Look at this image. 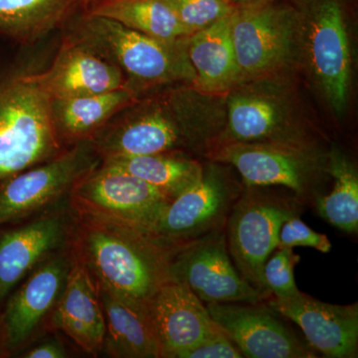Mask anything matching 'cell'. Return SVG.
Masks as SVG:
<instances>
[{
	"instance_id": "cell-1",
	"label": "cell",
	"mask_w": 358,
	"mask_h": 358,
	"mask_svg": "<svg viewBox=\"0 0 358 358\" xmlns=\"http://www.w3.org/2000/svg\"><path fill=\"white\" fill-rule=\"evenodd\" d=\"M89 221L81 233L82 263L95 275L96 284L124 298L148 303L169 280L174 249L140 231Z\"/></svg>"
},
{
	"instance_id": "cell-2",
	"label": "cell",
	"mask_w": 358,
	"mask_h": 358,
	"mask_svg": "<svg viewBox=\"0 0 358 358\" xmlns=\"http://www.w3.org/2000/svg\"><path fill=\"white\" fill-rule=\"evenodd\" d=\"M59 148L52 100L34 74L0 71V182Z\"/></svg>"
},
{
	"instance_id": "cell-3",
	"label": "cell",
	"mask_w": 358,
	"mask_h": 358,
	"mask_svg": "<svg viewBox=\"0 0 358 358\" xmlns=\"http://www.w3.org/2000/svg\"><path fill=\"white\" fill-rule=\"evenodd\" d=\"M303 202L250 186L235 202L225 225L228 251L242 277L271 298L263 284V268L279 243L285 221L300 216Z\"/></svg>"
},
{
	"instance_id": "cell-4",
	"label": "cell",
	"mask_w": 358,
	"mask_h": 358,
	"mask_svg": "<svg viewBox=\"0 0 358 358\" xmlns=\"http://www.w3.org/2000/svg\"><path fill=\"white\" fill-rule=\"evenodd\" d=\"M74 40L140 83H164L192 74L178 42L159 41L103 16L89 14Z\"/></svg>"
},
{
	"instance_id": "cell-5",
	"label": "cell",
	"mask_w": 358,
	"mask_h": 358,
	"mask_svg": "<svg viewBox=\"0 0 358 358\" xmlns=\"http://www.w3.org/2000/svg\"><path fill=\"white\" fill-rule=\"evenodd\" d=\"M75 206L89 220L152 235L171 200L157 188L119 169L103 166L72 187Z\"/></svg>"
},
{
	"instance_id": "cell-6",
	"label": "cell",
	"mask_w": 358,
	"mask_h": 358,
	"mask_svg": "<svg viewBox=\"0 0 358 358\" xmlns=\"http://www.w3.org/2000/svg\"><path fill=\"white\" fill-rule=\"evenodd\" d=\"M169 280L183 282L202 301L259 303L268 296L242 277L228 251L225 227L173 250Z\"/></svg>"
},
{
	"instance_id": "cell-7",
	"label": "cell",
	"mask_w": 358,
	"mask_h": 358,
	"mask_svg": "<svg viewBox=\"0 0 358 358\" xmlns=\"http://www.w3.org/2000/svg\"><path fill=\"white\" fill-rule=\"evenodd\" d=\"M242 192L239 185L212 164L203 169L195 185L169 202L150 236L166 248L176 249L225 227Z\"/></svg>"
},
{
	"instance_id": "cell-8",
	"label": "cell",
	"mask_w": 358,
	"mask_h": 358,
	"mask_svg": "<svg viewBox=\"0 0 358 358\" xmlns=\"http://www.w3.org/2000/svg\"><path fill=\"white\" fill-rule=\"evenodd\" d=\"M296 23L293 9L272 1L238 6L231 36L241 76L263 74L286 62Z\"/></svg>"
},
{
	"instance_id": "cell-9",
	"label": "cell",
	"mask_w": 358,
	"mask_h": 358,
	"mask_svg": "<svg viewBox=\"0 0 358 358\" xmlns=\"http://www.w3.org/2000/svg\"><path fill=\"white\" fill-rule=\"evenodd\" d=\"M206 308L243 357H317L315 350L280 319L279 313L263 303H206Z\"/></svg>"
},
{
	"instance_id": "cell-10",
	"label": "cell",
	"mask_w": 358,
	"mask_h": 358,
	"mask_svg": "<svg viewBox=\"0 0 358 358\" xmlns=\"http://www.w3.org/2000/svg\"><path fill=\"white\" fill-rule=\"evenodd\" d=\"M211 155L216 162L234 166L247 187L284 186L303 203L312 196L310 176L317 162L308 148L231 141L216 148Z\"/></svg>"
},
{
	"instance_id": "cell-11",
	"label": "cell",
	"mask_w": 358,
	"mask_h": 358,
	"mask_svg": "<svg viewBox=\"0 0 358 358\" xmlns=\"http://www.w3.org/2000/svg\"><path fill=\"white\" fill-rule=\"evenodd\" d=\"M91 148L78 145L48 162L6 179L0 185V225L41 208L90 173Z\"/></svg>"
},
{
	"instance_id": "cell-12",
	"label": "cell",
	"mask_w": 358,
	"mask_h": 358,
	"mask_svg": "<svg viewBox=\"0 0 358 358\" xmlns=\"http://www.w3.org/2000/svg\"><path fill=\"white\" fill-rule=\"evenodd\" d=\"M268 306L301 327L308 345L329 358H357L358 305L324 303L303 293L271 296Z\"/></svg>"
},
{
	"instance_id": "cell-13",
	"label": "cell",
	"mask_w": 358,
	"mask_h": 358,
	"mask_svg": "<svg viewBox=\"0 0 358 358\" xmlns=\"http://www.w3.org/2000/svg\"><path fill=\"white\" fill-rule=\"evenodd\" d=\"M310 61L329 105L338 115L348 107L350 51L338 0H319L310 21Z\"/></svg>"
},
{
	"instance_id": "cell-14",
	"label": "cell",
	"mask_w": 358,
	"mask_h": 358,
	"mask_svg": "<svg viewBox=\"0 0 358 358\" xmlns=\"http://www.w3.org/2000/svg\"><path fill=\"white\" fill-rule=\"evenodd\" d=\"M147 305L164 357L178 358L179 353L221 331L203 301L183 282L169 280Z\"/></svg>"
},
{
	"instance_id": "cell-15",
	"label": "cell",
	"mask_w": 358,
	"mask_h": 358,
	"mask_svg": "<svg viewBox=\"0 0 358 358\" xmlns=\"http://www.w3.org/2000/svg\"><path fill=\"white\" fill-rule=\"evenodd\" d=\"M34 76L52 101L128 87L117 66L76 40L64 43L51 67Z\"/></svg>"
},
{
	"instance_id": "cell-16",
	"label": "cell",
	"mask_w": 358,
	"mask_h": 358,
	"mask_svg": "<svg viewBox=\"0 0 358 358\" xmlns=\"http://www.w3.org/2000/svg\"><path fill=\"white\" fill-rule=\"evenodd\" d=\"M70 267L65 257H55L40 266L7 303L3 320L6 348L25 343L58 301Z\"/></svg>"
},
{
	"instance_id": "cell-17",
	"label": "cell",
	"mask_w": 358,
	"mask_h": 358,
	"mask_svg": "<svg viewBox=\"0 0 358 358\" xmlns=\"http://www.w3.org/2000/svg\"><path fill=\"white\" fill-rule=\"evenodd\" d=\"M88 268L77 262L70 268L52 322L84 352L96 355L105 345L106 322L98 289Z\"/></svg>"
},
{
	"instance_id": "cell-18",
	"label": "cell",
	"mask_w": 358,
	"mask_h": 358,
	"mask_svg": "<svg viewBox=\"0 0 358 358\" xmlns=\"http://www.w3.org/2000/svg\"><path fill=\"white\" fill-rule=\"evenodd\" d=\"M106 322L105 345L127 358L164 357L147 303L131 300L96 284Z\"/></svg>"
},
{
	"instance_id": "cell-19",
	"label": "cell",
	"mask_w": 358,
	"mask_h": 358,
	"mask_svg": "<svg viewBox=\"0 0 358 358\" xmlns=\"http://www.w3.org/2000/svg\"><path fill=\"white\" fill-rule=\"evenodd\" d=\"M194 133L162 109L136 115L113 129L99 143L108 157L169 154L196 141Z\"/></svg>"
},
{
	"instance_id": "cell-20",
	"label": "cell",
	"mask_w": 358,
	"mask_h": 358,
	"mask_svg": "<svg viewBox=\"0 0 358 358\" xmlns=\"http://www.w3.org/2000/svg\"><path fill=\"white\" fill-rule=\"evenodd\" d=\"M65 223L47 216L0 234V301L39 261L62 243Z\"/></svg>"
},
{
	"instance_id": "cell-21",
	"label": "cell",
	"mask_w": 358,
	"mask_h": 358,
	"mask_svg": "<svg viewBox=\"0 0 358 358\" xmlns=\"http://www.w3.org/2000/svg\"><path fill=\"white\" fill-rule=\"evenodd\" d=\"M232 15L188 36L195 83L203 93H223L241 77L231 36Z\"/></svg>"
},
{
	"instance_id": "cell-22",
	"label": "cell",
	"mask_w": 358,
	"mask_h": 358,
	"mask_svg": "<svg viewBox=\"0 0 358 358\" xmlns=\"http://www.w3.org/2000/svg\"><path fill=\"white\" fill-rule=\"evenodd\" d=\"M90 14L110 18L166 43L190 36L164 0H100Z\"/></svg>"
},
{
	"instance_id": "cell-23",
	"label": "cell",
	"mask_w": 358,
	"mask_h": 358,
	"mask_svg": "<svg viewBox=\"0 0 358 358\" xmlns=\"http://www.w3.org/2000/svg\"><path fill=\"white\" fill-rule=\"evenodd\" d=\"M103 166L145 181L173 200L197 182L203 166L195 160L169 154L108 157Z\"/></svg>"
},
{
	"instance_id": "cell-24",
	"label": "cell",
	"mask_w": 358,
	"mask_h": 358,
	"mask_svg": "<svg viewBox=\"0 0 358 358\" xmlns=\"http://www.w3.org/2000/svg\"><path fill=\"white\" fill-rule=\"evenodd\" d=\"M324 171L334 179L333 190L315 200L320 216L346 233L358 230V173L355 164L338 150L329 152Z\"/></svg>"
},
{
	"instance_id": "cell-25",
	"label": "cell",
	"mask_w": 358,
	"mask_h": 358,
	"mask_svg": "<svg viewBox=\"0 0 358 358\" xmlns=\"http://www.w3.org/2000/svg\"><path fill=\"white\" fill-rule=\"evenodd\" d=\"M134 98L131 89L124 87L105 93L52 101L56 128L69 136H83L98 129Z\"/></svg>"
},
{
	"instance_id": "cell-26",
	"label": "cell",
	"mask_w": 358,
	"mask_h": 358,
	"mask_svg": "<svg viewBox=\"0 0 358 358\" xmlns=\"http://www.w3.org/2000/svg\"><path fill=\"white\" fill-rule=\"evenodd\" d=\"M228 121L232 141L288 145L281 134L280 110L268 99L257 96H231L228 102Z\"/></svg>"
},
{
	"instance_id": "cell-27",
	"label": "cell",
	"mask_w": 358,
	"mask_h": 358,
	"mask_svg": "<svg viewBox=\"0 0 358 358\" xmlns=\"http://www.w3.org/2000/svg\"><path fill=\"white\" fill-rule=\"evenodd\" d=\"M67 0H0V27L21 36H36L58 21Z\"/></svg>"
},
{
	"instance_id": "cell-28",
	"label": "cell",
	"mask_w": 358,
	"mask_h": 358,
	"mask_svg": "<svg viewBox=\"0 0 358 358\" xmlns=\"http://www.w3.org/2000/svg\"><path fill=\"white\" fill-rule=\"evenodd\" d=\"M192 35L214 24L236 10L229 0H164Z\"/></svg>"
},
{
	"instance_id": "cell-29",
	"label": "cell",
	"mask_w": 358,
	"mask_h": 358,
	"mask_svg": "<svg viewBox=\"0 0 358 358\" xmlns=\"http://www.w3.org/2000/svg\"><path fill=\"white\" fill-rule=\"evenodd\" d=\"M275 250L264 265V287L275 298H292L301 293L294 275V266L300 262V256L294 253L293 248Z\"/></svg>"
},
{
	"instance_id": "cell-30",
	"label": "cell",
	"mask_w": 358,
	"mask_h": 358,
	"mask_svg": "<svg viewBox=\"0 0 358 358\" xmlns=\"http://www.w3.org/2000/svg\"><path fill=\"white\" fill-rule=\"evenodd\" d=\"M296 246L312 247L322 253H329L331 250V243L327 235L310 229L301 220L300 216L289 218L282 224L275 249Z\"/></svg>"
},
{
	"instance_id": "cell-31",
	"label": "cell",
	"mask_w": 358,
	"mask_h": 358,
	"mask_svg": "<svg viewBox=\"0 0 358 358\" xmlns=\"http://www.w3.org/2000/svg\"><path fill=\"white\" fill-rule=\"evenodd\" d=\"M243 355L236 345L221 329L217 334L200 341L185 352L179 353L178 358H242Z\"/></svg>"
},
{
	"instance_id": "cell-32",
	"label": "cell",
	"mask_w": 358,
	"mask_h": 358,
	"mask_svg": "<svg viewBox=\"0 0 358 358\" xmlns=\"http://www.w3.org/2000/svg\"><path fill=\"white\" fill-rule=\"evenodd\" d=\"M67 357L64 348L58 341H50L42 343L26 352L27 358H63Z\"/></svg>"
},
{
	"instance_id": "cell-33",
	"label": "cell",
	"mask_w": 358,
	"mask_h": 358,
	"mask_svg": "<svg viewBox=\"0 0 358 358\" xmlns=\"http://www.w3.org/2000/svg\"><path fill=\"white\" fill-rule=\"evenodd\" d=\"M237 6H246V4L263 3V2H271L273 0H229Z\"/></svg>"
}]
</instances>
